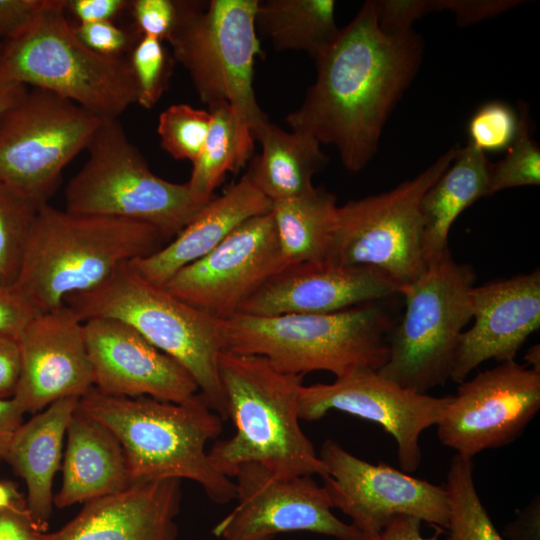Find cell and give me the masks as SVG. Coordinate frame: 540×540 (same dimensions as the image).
Segmentation results:
<instances>
[{"label":"cell","instance_id":"cell-2","mask_svg":"<svg viewBox=\"0 0 540 540\" xmlns=\"http://www.w3.org/2000/svg\"><path fill=\"white\" fill-rule=\"evenodd\" d=\"M77 410L109 429L119 441L131 484L188 479L217 504L235 499V482L211 464L206 444L216 439L223 419L200 393L180 402L120 397L92 387Z\"/></svg>","mask_w":540,"mask_h":540},{"label":"cell","instance_id":"cell-6","mask_svg":"<svg viewBox=\"0 0 540 540\" xmlns=\"http://www.w3.org/2000/svg\"><path fill=\"white\" fill-rule=\"evenodd\" d=\"M64 304L83 321L112 318L134 328L180 363L195 380L208 406L223 420L228 418L218 367L224 350L221 320L148 282L130 261L119 265L96 288L67 296Z\"/></svg>","mask_w":540,"mask_h":540},{"label":"cell","instance_id":"cell-31","mask_svg":"<svg viewBox=\"0 0 540 540\" xmlns=\"http://www.w3.org/2000/svg\"><path fill=\"white\" fill-rule=\"evenodd\" d=\"M472 458L455 454L444 486L449 499L448 540H504L476 491Z\"/></svg>","mask_w":540,"mask_h":540},{"label":"cell","instance_id":"cell-16","mask_svg":"<svg viewBox=\"0 0 540 540\" xmlns=\"http://www.w3.org/2000/svg\"><path fill=\"white\" fill-rule=\"evenodd\" d=\"M285 267L270 211L243 222L215 249L180 269L162 287L187 304L225 320Z\"/></svg>","mask_w":540,"mask_h":540},{"label":"cell","instance_id":"cell-50","mask_svg":"<svg viewBox=\"0 0 540 540\" xmlns=\"http://www.w3.org/2000/svg\"><path fill=\"white\" fill-rule=\"evenodd\" d=\"M23 501L11 483L0 482V511Z\"/></svg>","mask_w":540,"mask_h":540},{"label":"cell","instance_id":"cell-52","mask_svg":"<svg viewBox=\"0 0 540 540\" xmlns=\"http://www.w3.org/2000/svg\"><path fill=\"white\" fill-rule=\"evenodd\" d=\"M2 47H3V44H2L1 39H0V52L2 50Z\"/></svg>","mask_w":540,"mask_h":540},{"label":"cell","instance_id":"cell-5","mask_svg":"<svg viewBox=\"0 0 540 540\" xmlns=\"http://www.w3.org/2000/svg\"><path fill=\"white\" fill-rule=\"evenodd\" d=\"M392 328L389 313L376 302L327 314H235L221 320L224 350L266 358L288 374L328 371L336 378L378 371L388 358Z\"/></svg>","mask_w":540,"mask_h":540},{"label":"cell","instance_id":"cell-8","mask_svg":"<svg viewBox=\"0 0 540 540\" xmlns=\"http://www.w3.org/2000/svg\"><path fill=\"white\" fill-rule=\"evenodd\" d=\"M86 149L65 189L69 212L146 223L171 239L210 201L155 175L118 119H103Z\"/></svg>","mask_w":540,"mask_h":540},{"label":"cell","instance_id":"cell-26","mask_svg":"<svg viewBox=\"0 0 540 540\" xmlns=\"http://www.w3.org/2000/svg\"><path fill=\"white\" fill-rule=\"evenodd\" d=\"M491 164L469 142L457 149L444 173L425 192L420 203L422 250L426 267L449 252V231L467 207L488 196Z\"/></svg>","mask_w":540,"mask_h":540},{"label":"cell","instance_id":"cell-40","mask_svg":"<svg viewBox=\"0 0 540 540\" xmlns=\"http://www.w3.org/2000/svg\"><path fill=\"white\" fill-rule=\"evenodd\" d=\"M73 29L83 44L103 55H120L129 44L128 34L111 21L80 23Z\"/></svg>","mask_w":540,"mask_h":540},{"label":"cell","instance_id":"cell-33","mask_svg":"<svg viewBox=\"0 0 540 540\" xmlns=\"http://www.w3.org/2000/svg\"><path fill=\"white\" fill-rule=\"evenodd\" d=\"M211 119L208 110L187 104L169 106L158 119L161 146L173 158L193 163L203 148Z\"/></svg>","mask_w":540,"mask_h":540},{"label":"cell","instance_id":"cell-21","mask_svg":"<svg viewBox=\"0 0 540 540\" xmlns=\"http://www.w3.org/2000/svg\"><path fill=\"white\" fill-rule=\"evenodd\" d=\"M474 324L463 331L450 379L460 384L487 360H515L526 339L540 327V270L474 286Z\"/></svg>","mask_w":540,"mask_h":540},{"label":"cell","instance_id":"cell-3","mask_svg":"<svg viewBox=\"0 0 540 540\" xmlns=\"http://www.w3.org/2000/svg\"><path fill=\"white\" fill-rule=\"evenodd\" d=\"M169 239L155 227L128 219L83 215L48 203L34 218L12 285L38 312L92 290L124 262L148 256Z\"/></svg>","mask_w":540,"mask_h":540},{"label":"cell","instance_id":"cell-51","mask_svg":"<svg viewBox=\"0 0 540 540\" xmlns=\"http://www.w3.org/2000/svg\"><path fill=\"white\" fill-rule=\"evenodd\" d=\"M525 360L527 361L526 366H530L529 368L540 372V349L539 344H536L529 348V350L525 354Z\"/></svg>","mask_w":540,"mask_h":540},{"label":"cell","instance_id":"cell-18","mask_svg":"<svg viewBox=\"0 0 540 540\" xmlns=\"http://www.w3.org/2000/svg\"><path fill=\"white\" fill-rule=\"evenodd\" d=\"M17 340L20 373L12 399L24 414L62 398H81L93 387L84 321L66 304L38 313Z\"/></svg>","mask_w":540,"mask_h":540},{"label":"cell","instance_id":"cell-20","mask_svg":"<svg viewBox=\"0 0 540 540\" xmlns=\"http://www.w3.org/2000/svg\"><path fill=\"white\" fill-rule=\"evenodd\" d=\"M401 286L367 266L323 262L289 265L270 277L236 314H327L400 294Z\"/></svg>","mask_w":540,"mask_h":540},{"label":"cell","instance_id":"cell-34","mask_svg":"<svg viewBox=\"0 0 540 540\" xmlns=\"http://www.w3.org/2000/svg\"><path fill=\"white\" fill-rule=\"evenodd\" d=\"M515 138L504 159L490 169L488 196L508 188L540 184V150L532 141L526 107H521Z\"/></svg>","mask_w":540,"mask_h":540},{"label":"cell","instance_id":"cell-37","mask_svg":"<svg viewBox=\"0 0 540 540\" xmlns=\"http://www.w3.org/2000/svg\"><path fill=\"white\" fill-rule=\"evenodd\" d=\"M374 6L380 29L389 35L412 31L414 21L435 10L434 0H379Z\"/></svg>","mask_w":540,"mask_h":540},{"label":"cell","instance_id":"cell-19","mask_svg":"<svg viewBox=\"0 0 540 540\" xmlns=\"http://www.w3.org/2000/svg\"><path fill=\"white\" fill-rule=\"evenodd\" d=\"M84 330L93 387L101 393L180 403L199 391L180 363L128 324L112 318H91L84 321Z\"/></svg>","mask_w":540,"mask_h":540},{"label":"cell","instance_id":"cell-9","mask_svg":"<svg viewBox=\"0 0 540 540\" xmlns=\"http://www.w3.org/2000/svg\"><path fill=\"white\" fill-rule=\"evenodd\" d=\"M258 3L175 1L176 20L167 38L201 101L208 106L228 103L252 135L268 120L253 88L259 53L255 25Z\"/></svg>","mask_w":540,"mask_h":540},{"label":"cell","instance_id":"cell-29","mask_svg":"<svg viewBox=\"0 0 540 540\" xmlns=\"http://www.w3.org/2000/svg\"><path fill=\"white\" fill-rule=\"evenodd\" d=\"M333 0H267L258 3L255 25L277 51H305L313 58L339 28Z\"/></svg>","mask_w":540,"mask_h":540},{"label":"cell","instance_id":"cell-45","mask_svg":"<svg viewBox=\"0 0 540 540\" xmlns=\"http://www.w3.org/2000/svg\"><path fill=\"white\" fill-rule=\"evenodd\" d=\"M421 520L407 515L392 518L380 531L373 534H362L359 540H438L444 531L439 527L430 537L421 534Z\"/></svg>","mask_w":540,"mask_h":540},{"label":"cell","instance_id":"cell-41","mask_svg":"<svg viewBox=\"0 0 540 540\" xmlns=\"http://www.w3.org/2000/svg\"><path fill=\"white\" fill-rule=\"evenodd\" d=\"M38 313L13 286L0 282V334L18 338Z\"/></svg>","mask_w":540,"mask_h":540},{"label":"cell","instance_id":"cell-42","mask_svg":"<svg viewBox=\"0 0 540 540\" xmlns=\"http://www.w3.org/2000/svg\"><path fill=\"white\" fill-rule=\"evenodd\" d=\"M435 10H450L459 25H469L494 17L520 1L513 0H434Z\"/></svg>","mask_w":540,"mask_h":540},{"label":"cell","instance_id":"cell-1","mask_svg":"<svg viewBox=\"0 0 540 540\" xmlns=\"http://www.w3.org/2000/svg\"><path fill=\"white\" fill-rule=\"evenodd\" d=\"M422 50L413 31L384 33L374 1H366L314 58L315 82L286 122L320 144L334 145L347 170H362L376 154L388 117L416 75Z\"/></svg>","mask_w":540,"mask_h":540},{"label":"cell","instance_id":"cell-46","mask_svg":"<svg viewBox=\"0 0 540 540\" xmlns=\"http://www.w3.org/2000/svg\"><path fill=\"white\" fill-rule=\"evenodd\" d=\"M127 6L128 2L125 0L67 1V8H70L80 23L111 21Z\"/></svg>","mask_w":540,"mask_h":540},{"label":"cell","instance_id":"cell-39","mask_svg":"<svg viewBox=\"0 0 540 540\" xmlns=\"http://www.w3.org/2000/svg\"><path fill=\"white\" fill-rule=\"evenodd\" d=\"M53 0H0V39L23 35L51 6Z\"/></svg>","mask_w":540,"mask_h":540},{"label":"cell","instance_id":"cell-35","mask_svg":"<svg viewBox=\"0 0 540 540\" xmlns=\"http://www.w3.org/2000/svg\"><path fill=\"white\" fill-rule=\"evenodd\" d=\"M129 61L137 86V103L151 109L164 92L169 71L162 41L141 36Z\"/></svg>","mask_w":540,"mask_h":540},{"label":"cell","instance_id":"cell-11","mask_svg":"<svg viewBox=\"0 0 540 540\" xmlns=\"http://www.w3.org/2000/svg\"><path fill=\"white\" fill-rule=\"evenodd\" d=\"M456 152L450 149L416 177L389 191L338 206L325 261L378 269L401 289L416 280L426 269L421 199L450 166Z\"/></svg>","mask_w":540,"mask_h":540},{"label":"cell","instance_id":"cell-43","mask_svg":"<svg viewBox=\"0 0 540 540\" xmlns=\"http://www.w3.org/2000/svg\"><path fill=\"white\" fill-rule=\"evenodd\" d=\"M31 518L25 501L0 511V540H46Z\"/></svg>","mask_w":540,"mask_h":540},{"label":"cell","instance_id":"cell-48","mask_svg":"<svg viewBox=\"0 0 540 540\" xmlns=\"http://www.w3.org/2000/svg\"><path fill=\"white\" fill-rule=\"evenodd\" d=\"M539 495L520 511L515 522L508 527L513 540H539Z\"/></svg>","mask_w":540,"mask_h":540},{"label":"cell","instance_id":"cell-36","mask_svg":"<svg viewBox=\"0 0 540 540\" xmlns=\"http://www.w3.org/2000/svg\"><path fill=\"white\" fill-rule=\"evenodd\" d=\"M518 119L507 104L492 101L481 106L468 124L469 143L482 152L508 149L517 131Z\"/></svg>","mask_w":540,"mask_h":540},{"label":"cell","instance_id":"cell-23","mask_svg":"<svg viewBox=\"0 0 540 540\" xmlns=\"http://www.w3.org/2000/svg\"><path fill=\"white\" fill-rule=\"evenodd\" d=\"M272 202L244 174L154 253L130 261L148 282L162 287L176 272L207 255L246 220L271 211Z\"/></svg>","mask_w":540,"mask_h":540},{"label":"cell","instance_id":"cell-15","mask_svg":"<svg viewBox=\"0 0 540 540\" xmlns=\"http://www.w3.org/2000/svg\"><path fill=\"white\" fill-rule=\"evenodd\" d=\"M540 409V372L515 360L459 384L437 424L440 442L456 454H476L509 445Z\"/></svg>","mask_w":540,"mask_h":540},{"label":"cell","instance_id":"cell-10","mask_svg":"<svg viewBox=\"0 0 540 540\" xmlns=\"http://www.w3.org/2000/svg\"><path fill=\"white\" fill-rule=\"evenodd\" d=\"M476 274L447 252L402 287L405 310L388 336L389 354L377 371L403 388L427 394L450 379L464 327L473 318Z\"/></svg>","mask_w":540,"mask_h":540},{"label":"cell","instance_id":"cell-44","mask_svg":"<svg viewBox=\"0 0 540 540\" xmlns=\"http://www.w3.org/2000/svg\"><path fill=\"white\" fill-rule=\"evenodd\" d=\"M20 373V351L17 338L0 334V398L13 397Z\"/></svg>","mask_w":540,"mask_h":540},{"label":"cell","instance_id":"cell-22","mask_svg":"<svg viewBox=\"0 0 540 540\" xmlns=\"http://www.w3.org/2000/svg\"><path fill=\"white\" fill-rule=\"evenodd\" d=\"M181 499L179 479L133 483L86 502L46 540H176Z\"/></svg>","mask_w":540,"mask_h":540},{"label":"cell","instance_id":"cell-24","mask_svg":"<svg viewBox=\"0 0 540 540\" xmlns=\"http://www.w3.org/2000/svg\"><path fill=\"white\" fill-rule=\"evenodd\" d=\"M66 436L62 485L54 495L56 507L86 503L131 485L124 451L104 425L76 408Z\"/></svg>","mask_w":540,"mask_h":540},{"label":"cell","instance_id":"cell-49","mask_svg":"<svg viewBox=\"0 0 540 540\" xmlns=\"http://www.w3.org/2000/svg\"><path fill=\"white\" fill-rule=\"evenodd\" d=\"M26 92L22 84L0 80V113L17 103Z\"/></svg>","mask_w":540,"mask_h":540},{"label":"cell","instance_id":"cell-38","mask_svg":"<svg viewBox=\"0 0 540 540\" xmlns=\"http://www.w3.org/2000/svg\"><path fill=\"white\" fill-rule=\"evenodd\" d=\"M133 17L141 36L167 40L176 20L175 1L136 0L132 3Z\"/></svg>","mask_w":540,"mask_h":540},{"label":"cell","instance_id":"cell-32","mask_svg":"<svg viewBox=\"0 0 540 540\" xmlns=\"http://www.w3.org/2000/svg\"><path fill=\"white\" fill-rule=\"evenodd\" d=\"M39 208L0 184V282L17 278L30 230Z\"/></svg>","mask_w":540,"mask_h":540},{"label":"cell","instance_id":"cell-47","mask_svg":"<svg viewBox=\"0 0 540 540\" xmlns=\"http://www.w3.org/2000/svg\"><path fill=\"white\" fill-rule=\"evenodd\" d=\"M23 415L12 398H0V462L5 460L13 436L23 423Z\"/></svg>","mask_w":540,"mask_h":540},{"label":"cell","instance_id":"cell-30","mask_svg":"<svg viewBox=\"0 0 540 540\" xmlns=\"http://www.w3.org/2000/svg\"><path fill=\"white\" fill-rule=\"evenodd\" d=\"M212 119L203 148L192 163L187 185L199 199L209 201L228 172L238 173L251 158L254 137L225 102L209 106Z\"/></svg>","mask_w":540,"mask_h":540},{"label":"cell","instance_id":"cell-12","mask_svg":"<svg viewBox=\"0 0 540 540\" xmlns=\"http://www.w3.org/2000/svg\"><path fill=\"white\" fill-rule=\"evenodd\" d=\"M102 120L52 92L27 90L0 113V184L38 208L47 204Z\"/></svg>","mask_w":540,"mask_h":540},{"label":"cell","instance_id":"cell-27","mask_svg":"<svg viewBox=\"0 0 540 540\" xmlns=\"http://www.w3.org/2000/svg\"><path fill=\"white\" fill-rule=\"evenodd\" d=\"M253 136L262 152L253 157L245 174L271 202L299 197L315 188L312 178L328 160L317 139L302 131L287 132L269 120Z\"/></svg>","mask_w":540,"mask_h":540},{"label":"cell","instance_id":"cell-14","mask_svg":"<svg viewBox=\"0 0 540 540\" xmlns=\"http://www.w3.org/2000/svg\"><path fill=\"white\" fill-rule=\"evenodd\" d=\"M319 457L327 469L323 486L332 508L349 516L362 534L380 531L399 515L447 529L449 499L444 486L382 462L375 465L364 461L332 439L324 441Z\"/></svg>","mask_w":540,"mask_h":540},{"label":"cell","instance_id":"cell-28","mask_svg":"<svg viewBox=\"0 0 540 540\" xmlns=\"http://www.w3.org/2000/svg\"><path fill=\"white\" fill-rule=\"evenodd\" d=\"M336 196L323 188L272 202L282 257L286 266L326 260L334 230Z\"/></svg>","mask_w":540,"mask_h":540},{"label":"cell","instance_id":"cell-7","mask_svg":"<svg viewBox=\"0 0 540 540\" xmlns=\"http://www.w3.org/2000/svg\"><path fill=\"white\" fill-rule=\"evenodd\" d=\"M67 1L53 0L20 37L3 44L0 80L27 84L70 100L102 119L137 103L130 61L97 53L70 26Z\"/></svg>","mask_w":540,"mask_h":540},{"label":"cell","instance_id":"cell-17","mask_svg":"<svg viewBox=\"0 0 540 540\" xmlns=\"http://www.w3.org/2000/svg\"><path fill=\"white\" fill-rule=\"evenodd\" d=\"M450 401L451 396L403 388L377 371H361L328 384L302 385L298 412L300 419L313 421L338 410L379 424L395 439L402 470L412 473L421 463V433L439 423Z\"/></svg>","mask_w":540,"mask_h":540},{"label":"cell","instance_id":"cell-13","mask_svg":"<svg viewBox=\"0 0 540 540\" xmlns=\"http://www.w3.org/2000/svg\"><path fill=\"white\" fill-rule=\"evenodd\" d=\"M237 500L212 533L222 540H272L281 533L306 531L339 540H359L361 532L332 513L324 486L310 475L282 476L258 463L241 465L235 475Z\"/></svg>","mask_w":540,"mask_h":540},{"label":"cell","instance_id":"cell-4","mask_svg":"<svg viewBox=\"0 0 540 540\" xmlns=\"http://www.w3.org/2000/svg\"><path fill=\"white\" fill-rule=\"evenodd\" d=\"M218 367L235 434L214 443L208 452L212 466L229 478L247 463L282 476L326 478V466L299 425L303 376L282 372L266 358L226 350Z\"/></svg>","mask_w":540,"mask_h":540},{"label":"cell","instance_id":"cell-25","mask_svg":"<svg viewBox=\"0 0 540 540\" xmlns=\"http://www.w3.org/2000/svg\"><path fill=\"white\" fill-rule=\"evenodd\" d=\"M79 399H59L22 423L4 460L24 480L26 508L43 531L47 528L54 505L52 486L60 467L63 440Z\"/></svg>","mask_w":540,"mask_h":540}]
</instances>
